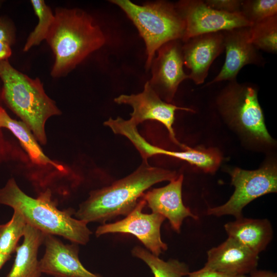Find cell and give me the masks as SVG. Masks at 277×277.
<instances>
[{
    "mask_svg": "<svg viewBox=\"0 0 277 277\" xmlns=\"http://www.w3.org/2000/svg\"><path fill=\"white\" fill-rule=\"evenodd\" d=\"M246 277H277V274L269 270L255 269Z\"/></svg>",
    "mask_w": 277,
    "mask_h": 277,
    "instance_id": "29",
    "label": "cell"
},
{
    "mask_svg": "<svg viewBox=\"0 0 277 277\" xmlns=\"http://www.w3.org/2000/svg\"><path fill=\"white\" fill-rule=\"evenodd\" d=\"M184 149L181 151L180 159L205 171L213 172L220 164V156L214 150L193 149L188 146Z\"/></svg>",
    "mask_w": 277,
    "mask_h": 277,
    "instance_id": "25",
    "label": "cell"
},
{
    "mask_svg": "<svg viewBox=\"0 0 277 277\" xmlns=\"http://www.w3.org/2000/svg\"><path fill=\"white\" fill-rule=\"evenodd\" d=\"M207 253V260L202 268L233 275L249 274L256 269L259 260L258 254L229 237Z\"/></svg>",
    "mask_w": 277,
    "mask_h": 277,
    "instance_id": "15",
    "label": "cell"
},
{
    "mask_svg": "<svg viewBox=\"0 0 277 277\" xmlns=\"http://www.w3.org/2000/svg\"><path fill=\"white\" fill-rule=\"evenodd\" d=\"M249 27L222 31L226 49L225 63L219 73L208 84L234 81L245 65H263V58L250 41Z\"/></svg>",
    "mask_w": 277,
    "mask_h": 277,
    "instance_id": "12",
    "label": "cell"
},
{
    "mask_svg": "<svg viewBox=\"0 0 277 277\" xmlns=\"http://www.w3.org/2000/svg\"><path fill=\"white\" fill-rule=\"evenodd\" d=\"M181 41H171L162 46L150 67L152 77L148 82L159 96L168 102L172 100L180 83L189 78L183 70Z\"/></svg>",
    "mask_w": 277,
    "mask_h": 277,
    "instance_id": "11",
    "label": "cell"
},
{
    "mask_svg": "<svg viewBox=\"0 0 277 277\" xmlns=\"http://www.w3.org/2000/svg\"><path fill=\"white\" fill-rule=\"evenodd\" d=\"M132 253L149 266L154 277H183L190 272L185 263L176 259L165 261L141 246H135Z\"/></svg>",
    "mask_w": 277,
    "mask_h": 277,
    "instance_id": "20",
    "label": "cell"
},
{
    "mask_svg": "<svg viewBox=\"0 0 277 277\" xmlns=\"http://www.w3.org/2000/svg\"><path fill=\"white\" fill-rule=\"evenodd\" d=\"M54 15L46 40L55 56L51 75L59 77L101 48L106 39L93 18L82 10L57 8Z\"/></svg>",
    "mask_w": 277,
    "mask_h": 277,
    "instance_id": "2",
    "label": "cell"
},
{
    "mask_svg": "<svg viewBox=\"0 0 277 277\" xmlns=\"http://www.w3.org/2000/svg\"><path fill=\"white\" fill-rule=\"evenodd\" d=\"M250 39L258 49L275 53L277 51V15L249 27Z\"/></svg>",
    "mask_w": 277,
    "mask_h": 277,
    "instance_id": "21",
    "label": "cell"
},
{
    "mask_svg": "<svg viewBox=\"0 0 277 277\" xmlns=\"http://www.w3.org/2000/svg\"><path fill=\"white\" fill-rule=\"evenodd\" d=\"M0 127L8 129L13 133L19 140L33 163L40 165H50L59 171L65 170L63 166L55 163L45 155L33 134L25 123L11 118L1 107Z\"/></svg>",
    "mask_w": 277,
    "mask_h": 277,
    "instance_id": "19",
    "label": "cell"
},
{
    "mask_svg": "<svg viewBox=\"0 0 277 277\" xmlns=\"http://www.w3.org/2000/svg\"><path fill=\"white\" fill-rule=\"evenodd\" d=\"M224 228L229 238L258 254L266 248L273 236L271 224L267 219L243 216L225 224Z\"/></svg>",
    "mask_w": 277,
    "mask_h": 277,
    "instance_id": "17",
    "label": "cell"
},
{
    "mask_svg": "<svg viewBox=\"0 0 277 277\" xmlns=\"http://www.w3.org/2000/svg\"><path fill=\"white\" fill-rule=\"evenodd\" d=\"M177 176L174 171L152 167L148 161L132 173L109 186L91 191L88 198L74 213L77 219L105 224L117 216L127 215L136 205L139 198L152 185Z\"/></svg>",
    "mask_w": 277,
    "mask_h": 277,
    "instance_id": "1",
    "label": "cell"
},
{
    "mask_svg": "<svg viewBox=\"0 0 277 277\" xmlns=\"http://www.w3.org/2000/svg\"><path fill=\"white\" fill-rule=\"evenodd\" d=\"M27 223L23 215L14 210L11 219L0 225V252L11 255L17 246L19 239L24 236Z\"/></svg>",
    "mask_w": 277,
    "mask_h": 277,
    "instance_id": "23",
    "label": "cell"
},
{
    "mask_svg": "<svg viewBox=\"0 0 277 277\" xmlns=\"http://www.w3.org/2000/svg\"><path fill=\"white\" fill-rule=\"evenodd\" d=\"M11 258V255L5 254L0 252V269L4 264L8 261Z\"/></svg>",
    "mask_w": 277,
    "mask_h": 277,
    "instance_id": "30",
    "label": "cell"
},
{
    "mask_svg": "<svg viewBox=\"0 0 277 277\" xmlns=\"http://www.w3.org/2000/svg\"><path fill=\"white\" fill-rule=\"evenodd\" d=\"M133 23L146 48V68L148 70L158 49L165 43L182 40L185 25L175 5L157 1L138 5L129 0H112Z\"/></svg>",
    "mask_w": 277,
    "mask_h": 277,
    "instance_id": "5",
    "label": "cell"
},
{
    "mask_svg": "<svg viewBox=\"0 0 277 277\" xmlns=\"http://www.w3.org/2000/svg\"><path fill=\"white\" fill-rule=\"evenodd\" d=\"M118 104H126L133 109L128 121L137 126L146 120H155L164 125L168 131L172 142L183 149L185 145L180 143L176 139L173 128L175 112L177 110L192 111L177 107L173 104L163 101L153 89L148 81L142 92L130 95L121 94L114 99Z\"/></svg>",
    "mask_w": 277,
    "mask_h": 277,
    "instance_id": "10",
    "label": "cell"
},
{
    "mask_svg": "<svg viewBox=\"0 0 277 277\" xmlns=\"http://www.w3.org/2000/svg\"><path fill=\"white\" fill-rule=\"evenodd\" d=\"M219 103L223 114L246 133L261 141L272 142L257 91L252 87L231 81L220 95Z\"/></svg>",
    "mask_w": 277,
    "mask_h": 277,
    "instance_id": "7",
    "label": "cell"
},
{
    "mask_svg": "<svg viewBox=\"0 0 277 277\" xmlns=\"http://www.w3.org/2000/svg\"><path fill=\"white\" fill-rule=\"evenodd\" d=\"M240 12L252 25L268 17L277 15V1H242Z\"/></svg>",
    "mask_w": 277,
    "mask_h": 277,
    "instance_id": "24",
    "label": "cell"
},
{
    "mask_svg": "<svg viewBox=\"0 0 277 277\" xmlns=\"http://www.w3.org/2000/svg\"><path fill=\"white\" fill-rule=\"evenodd\" d=\"M31 3L38 22L33 31L27 38L23 51H27L34 46L46 39L54 22L55 15L44 1L31 0Z\"/></svg>",
    "mask_w": 277,
    "mask_h": 277,
    "instance_id": "22",
    "label": "cell"
},
{
    "mask_svg": "<svg viewBox=\"0 0 277 277\" xmlns=\"http://www.w3.org/2000/svg\"><path fill=\"white\" fill-rule=\"evenodd\" d=\"M183 43L184 65L190 70L189 78L196 85L201 84L207 76L211 64L224 49L223 33L200 34Z\"/></svg>",
    "mask_w": 277,
    "mask_h": 277,
    "instance_id": "14",
    "label": "cell"
},
{
    "mask_svg": "<svg viewBox=\"0 0 277 277\" xmlns=\"http://www.w3.org/2000/svg\"><path fill=\"white\" fill-rule=\"evenodd\" d=\"M175 7L185 22L183 42L200 34L251 25L241 12L229 13L220 11L209 7L203 1H181Z\"/></svg>",
    "mask_w": 277,
    "mask_h": 277,
    "instance_id": "8",
    "label": "cell"
},
{
    "mask_svg": "<svg viewBox=\"0 0 277 277\" xmlns=\"http://www.w3.org/2000/svg\"><path fill=\"white\" fill-rule=\"evenodd\" d=\"M1 4H2V1H0V7H1Z\"/></svg>",
    "mask_w": 277,
    "mask_h": 277,
    "instance_id": "31",
    "label": "cell"
},
{
    "mask_svg": "<svg viewBox=\"0 0 277 277\" xmlns=\"http://www.w3.org/2000/svg\"><path fill=\"white\" fill-rule=\"evenodd\" d=\"M15 34L13 25L9 20L0 17V61L7 60L11 56V45Z\"/></svg>",
    "mask_w": 277,
    "mask_h": 277,
    "instance_id": "26",
    "label": "cell"
},
{
    "mask_svg": "<svg viewBox=\"0 0 277 277\" xmlns=\"http://www.w3.org/2000/svg\"><path fill=\"white\" fill-rule=\"evenodd\" d=\"M146 205V201L141 198L126 217L98 227L96 236L112 233L131 234L135 236L151 253L159 256L163 251L168 248L167 245L161 239L160 232L166 218L159 213H144L142 210Z\"/></svg>",
    "mask_w": 277,
    "mask_h": 277,
    "instance_id": "9",
    "label": "cell"
},
{
    "mask_svg": "<svg viewBox=\"0 0 277 277\" xmlns=\"http://www.w3.org/2000/svg\"><path fill=\"white\" fill-rule=\"evenodd\" d=\"M44 243L45 252L39 261L42 273L54 277H102L82 264L77 244H65L51 234L45 235Z\"/></svg>",
    "mask_w": 277,
    "mask_h": 277,
    "instance_id": "13",
    "label": "cell"
},
{
    "mask_svg": "<svg viewBox=\"0 0 277 277\" xmlns=\"http://www.w3.org/2000/svg\"><path fill=\"white\" fill-rule=\"evenodd\" d=\"M235 190L223 205L209 208L207 214L217 217L231 215L243 217L242 210L250 202L266 194L277 191V170L274 164H268L255 170L235 168L229 171Z\"/></svg>",
    "mask_w": 277,
    "mask_h": 277,
    "instance_id": "6",
    "label": "cell"
},
{
    "mask_svg": "<svg viewBox=\"0 0 277 277\" xmlns=\"http://www.w3.org/2000/svg\"><path fill=\"white\" fill-rule=\"evenodd\" d=\"M0 78L5 103L27 125L36 140L46 144L45 123L61 111L46 94L40 80L31 78L17 70L8 60L0 61Z\"/></svg>",
    "mask_w": 277,
    "mask_h": 277,
    "instance_id": "4",
    "label": "cell"
},
{
    "mask_svg": "<svg viewBox=\"0 0 277 277\" xmlns=\"http://www.w3.org/2000/svg\"><path fill=\"white\" fill-rule=\"evenodd\" d=\"M188 277H246V275H239L228 274L217 271L204 269L200 270L190 272Z\"/></svg>",
    "mask_w": 277,
    "mask_h": 277,
    "instance_id": "28",
    "label": "cell"
},
{
    "mask_svg": "<svg viewBox=\"0 0 277 277\" xmlns=\"http://www.w3.org/2000/svg\"><path fill=\"white\" fill-rule=\"evenodd\" d=\"M242 1L207 0L205 4L212 9L229 13L240 12Z\"/></svg>",
    "mask_w": 277,
    "mask_h": 277,
    "instance_id": "27",
    "label": "cell"
},
{
    "mask_svg": "<svg viewBox=\"0 0 277 277\" xmlns=\"http://www.w3.org/2000/svg\"><path fill=\"white\" fill-rule=\"evenodd\" d=\"M46 234L27 224L24 241L17 246L15 259L11 269L6 277H40L41 271L37 252L44 243Z\"/></svg>",
    "mask_w": 277,
    "mask_h": 277,
    "instance_id": "18",
    "label": "cell"
},
{
    "mask_svg": "<svg viewBox=\"0 0 277 277\" xmlns=\"http://www.w3.org/2000/svg\"><path fill=\"white\" fill-rule=\"evenodd\" d=\"M0 204L19 211L27 224L46 234L60 235L74 243L85 245L92 234L88 223L72 216L75 213L73 209L57 208L49 189L34 199L26 194L11 179L0 189Z\"/></svg>",
    "mask_w": 277,
    "mask_h": 277,
    "instance_id": "3",
    "label": "cell"
},
{
    "mask_svg": "<svg viewBox=\"0 0 277 277\" xmlns=\"http://www.w3.org/2000/svg\"><path fill=\"white\" fill-rule=\"evenodd\" d=\"M184 176L181 174L166 186L154 188L141 196L152 213H159L168 219L172 228L180 232L184 220L188 217L197 220L188 207L183 204L182 188Z\"/></svg>",
    "mask_w": 277,
    "mask_h": 277,
    "instance_id": "16",
    "label": "cell"
}]
</instances>
